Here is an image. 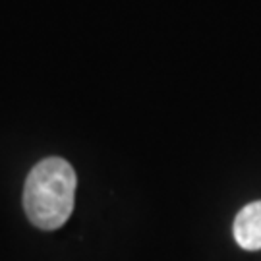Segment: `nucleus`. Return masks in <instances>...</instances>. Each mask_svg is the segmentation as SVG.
<instances>
[{"instance_id":"2","label":"nucleus","mask_w":261,"mask_h":261,"mask_svg":"<svg viewBox=\"0 0 261 261\" xmlns=\"http://www.w3.org/2000/svg\"><path fill=\"white\" fill-rule=\"evenodd\" d=\"M234 240L244 250H261V199L244 205L234 219Z\"/></svg>"},{"instance_id":"1","label":"nucleus","mask_w":261,"mask_h":261,"mask_svg":"<svg viewBox=\"0 0 261 261\" xmlns=\"http://www.w3.org/2000/svg\"><path fill=\"white\" fill-rule=\"evenodd\" d=\"M77 176L72 165L48 157L29 172L23 188V209L31 223L43 230H56L74 211Z\"/></svg>"}]
</instances>
